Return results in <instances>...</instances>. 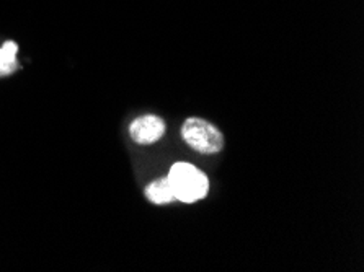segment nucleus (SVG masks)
<instances>
[{
	"instance_id": "obj_1",
	"label": "nucleus",
	"mask_w": 364,
	"mask_h": 272,
	"mask_svg": "<svg viewBox=\"0 0 364 272\" xmlns=\"http://www.w3.org/2000/svg\"><path fill=\"white\" fill-rule=\"evenodd\" d=\"M168 181L172 185L175 201L191 204L206 197L209 191L208 176L191 163L178 162L170 168Z\"/></svg>"
},
{
	"instance_id": "obj_4",
	"label": "nucleus",
	"mask_w": 364,
	"mask_h": 272,
	"mask_svg": "<svg viewBox=\"0 0 364 272\" xmlns=\"http://www.w3.org/2000/svg\"><path fill=\"white\" fill-rule=\"evenodd\" d=\"M146 197L151 201L152 204H168L175 201V194L172 190V185H170L168 178L164 176V178H159V180L152 181L151 185H149L146 190H144Z\"/></svg>"
},
{
	"instance_id": "obj_2",
	"label": "nucleus",
	"mask_w": 364,
	"mask_h": 272,
	"mask_svg": "<svg viewBox=\"0 0 364 272\" xmlns=\"http://www.w3.org/2000/svg\"><path fill=\"white\" fill-rule=\"evenodd\" d=\"M181 138L196 152L219 153L224 148V136L216 126L201 118H188L181 126Z\"/></svg>"
},
{
	"instance_id": "obj_3",
	"label": "nucleus",
	"mask_w": 364,
	"mask_h": 272,
	"mask_svg": "<svg viewBox=\"0 0 364 272\" xmlns=\"http://www.w3.org/2000/svg\"><path fill=\"white\" fill-rule=\"evenodd\" d=\"M165 132V123L162 118L154 114H146L136 118L129 124V136L136 143L141 146H149V143L157 142L162 138Z\"/></svg>"
},
{
	"instance_id": "obj_5",
	"label": "nucleus",
	"mask_w": 364,
	"mask_h": 272,
	"mask_svg": "<svg viewBox=\"0 0 364 272\" xmlns=\"http://www.w3.org/2000/svg\"><path fill=\"white\" fill-rule=\"evenodd\" d=\"M18 67V44L5 41L0 46V77L12 75Z\"/></svg>"
}]
</instances>
